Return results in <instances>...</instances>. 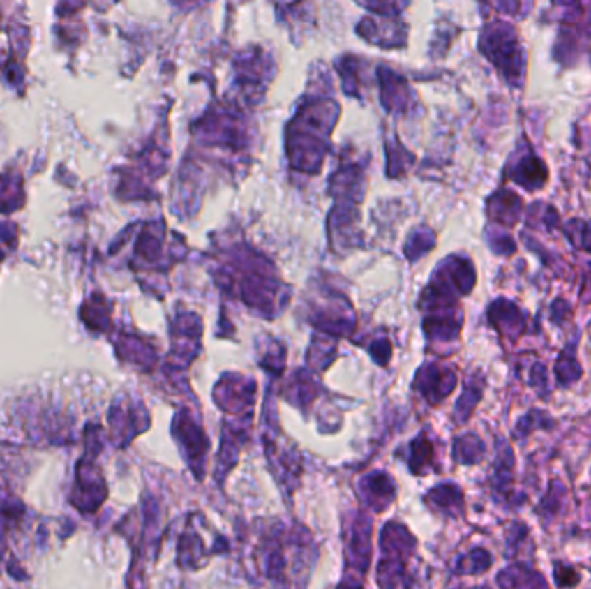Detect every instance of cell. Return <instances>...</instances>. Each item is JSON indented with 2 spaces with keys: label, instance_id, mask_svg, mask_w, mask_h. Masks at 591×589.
<instances>
[{
  "label": "cell",
  "instance_id": "8992f818",
  "mask_svg": "<svg viewBox=\"0 0 591 589\" xmlns=\"http://www.w3.org/2000/svg\"><path fill=\"white\" fill-rule=\"evenodd\" d=\"M552 418L546 415L545 412H539V410H532V412H529L528 415L522 418L521 422H518L517 428H516V434L518 438H524V435H528L529 432L532 431V428H546L552 425Z\"/></svg>",
  "mask_w": 591,
  "mask_h": 589
},
{
  "label": "cell",
  "instance_id": "3957f363",
  "mask_svg": "<svg viewBox=\"0 0 591 589\" xmlns=\"http://www.w3.org/2000/svg\"><path fill=\"white\" fill-rule=\"evenodd\" d=\"M583 375L581 365L576 361V358L567 352H562L560 358L555 363V377L562 385L574 384L579 377Z\"/></svg>",
  "mask_w": 591,
  "mask_h": 589
},
{
  "label": "cell",
  "instance_id": "277c9868",
  "mask_svg": "<svg viewBox=\"0 0 591 589\" xmlns=\"http://www.w3.org/2000/svg\"><path fill=\"white\" fill-rule=\"evenodd\" d=\"M456 449H458V460L465 463H476L484 453V446L476 435H463V439L456 442Z\"/></svg>",
  "mask_w": 591,
  "mask_h": 589
},
{
  "label": "cell",
  "instance_id": "5b68a950",
  "mask_svg": "<svg viewBox=\"0 0 591 589\" xmlns=\"http://www.w3.org/2000/svg\"><path fill=\"white\" fill-rule=\"evenodd\" d=\"M512 467H514V454L512 449L507 445H503L502 453H500L498 461H495V470H496V487H507L509 486L510 479H512Z\"/></svg>",
  "mask_w": 591,
  "mask_h": 589
},
{
  "label": "cell",
  "instance_id": "6da1fadb",
  "mask_svg": "<svg viewBox=\"0 0 591 589\" xmlns=\"http://www.w3.org/2000/svg\"><path fill=\"white\" fill-rule=\"evenodd\" d=\"M489 320L493 325L512 341L518 339L525 330V316L514 303L498 299L489 308Z\"/></svg>",
  "mask_w": 591,
  "mask_h": 589
},
{
  "label": "cell",
  "instance_id": "7a4b0ae2",
  "mask_svg": "<svg viewBox=\"0 0 591 589\" xmlns=\"http://www.w3.org/2000/svg\"><path fill=\"white\" fill-rule=\"evenodd\" d=\"M498 584L503 588H546L548 583L543 579V576L536 570L529 569L528 565H517L507 567L505 570H502L498 576Z\"/></svg>",
  "mask_w": 591,
  "mask_h": 589
},
{
  "label": "cell",
  "instance_id": "52a82bcc",
  "mask_svg": "<svg viewBox=\"0 0 591 589\" xmlns=\"http://www.w3.org/2000/svg\"><path fill=\"white\" fill-rule=\"evenodd\" d=\"M553 576H555V583H557V586H574V584H578V576H576L574 570L567 565H560V563H557V565H555Z\"/></svg>",
  "mask_w": 591,
  "mask_h": 589
},
{
  "label": "cell",
  "instance_id": "9c48e42d",
  "mask_svg": "<svg viewBox=\"0 0 591 589\" xmlns=\"http://www.w3.org/2000/svg\"><path fill=\"white\" fill-rule=\"evenodd\" d=\"M578 235H581V237L572 239L574 246L581 247L583 251H588V253H591V230H588V232L583 230L581 234H579V232H578Z\"/></svg>",
  "mask_w": 591,
  "mask_h": 589
},
{
  "label": "cell",
  "instance_id": "ba28073f",
  "mask_svg": "<svg viewBox=\"0 0 591 589\" xmlns=\"http://www.w3.org/2000/svg\"><path fill=\"white\" fill-rule=\"evenodd\" d=\"M546 382H548V375H546V368L543 365H536L534 368H532L531 373V379H529V384L532 385V387H536L538 391H541L543 387L546 389Z\"/></svg>",
  "mask_w": 591,
  "mask_h": 589
}]
</instances>
